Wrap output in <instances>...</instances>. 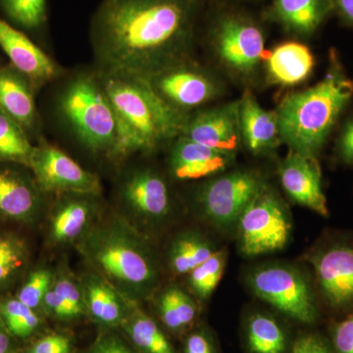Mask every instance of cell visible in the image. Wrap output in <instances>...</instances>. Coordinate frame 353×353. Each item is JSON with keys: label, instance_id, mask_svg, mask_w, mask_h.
<instances>
[{"label": "cell", "instance_id": "cell-12", "mask_svg": "<svg viewBox=\"0 0 353 353\" xmlns=\"http://www.w3.org/2000/svg\"><path fill=\"white\" fill-rule=\"evenodd\" d=\"M323 296L334 308L353 306V245L339 243L312 259Z\"/></svg>", "mask_w": 353, "mask_h": 353}, {"label": "cell", "instance_id": "cell-25", "mask_svg": "<svg viewBox=\"0 0 353 353\" xmlns=\"http://www.w3.org/2000/svg\"><path fill=\"white\" fill-rule=\"evenodd\" d=\"M138 306L137 303L132 306L120 327L137 353H176L157 323Z\"/></svg>", "mask_w": 353, "mask_h": 353}, {"label": "cell", "instance_id": "cell-5", "mask_svg": "<svg viewBox=\"0 0 353 353\" xmlns=\"http://www.w3.org/2000/svg\"><path fill=\"white\" fill-rule=\"evenodd\" d=\"M60 104L65 118L83 145L92 152L116 157L119 125L99 78L81 76L72 81Z\"/></svg>", "mask_w": 353, "mask_h": 353}, {"label": "cell", "instance_id": "cell-34", "mask_svg": "<svg viewBox=\"0 0 353 353\" xmlns=\"http://www.w3.org/2000/svg\"><path fill=\"white\" fill-rule=\"evenodd\" d=\"M53 288L68 308L72 321H77L87 316L82 285L79 284L68 272L61 271L54 276Z\"/></svg>", "mask_w": 353, "mask_h": 353}, {"label": "cell", "instance_id": "cell-39", "mask_svg": "<svg viewBox=\"0 0 353 353\" xmlns=\"http://www.w3.org/2000/svg\"><path fill=\"white\" fill-rule=\"evenodd\" d=\"M333 341L336 353H353V313L336 325Z\"/></svg>", "mask_w": 353, "mask_h": 353}, {"label": "cell", "instance_id": "cell-18", "mask_svg": "<svg viewBox=\"0 0 353 353\" xmlns=\"http://www.w3.org/2000/svg\"><path fill=\"white\" fill-rule=\"evenodd\" d=\"M81 285L87 316L103 330L120 328L134 303L125 299L97 272L87 274Z\"/></svg>", "mask_w": 353, "mask_h": 353}, {"label": "cell", "instance_id": "cell-37", "mask_svg": "<svg viewBox=\"0 0 353 353\" xmlns=\"http://www.w3.org/2000/svg\"><path fill=\"white\" fill-rule=\"evenodd\" d=\"M83 353H137L129 341L115 329L104 330Z\"/></svg>", "mask_w": 353, "mask_h": 353}, {"label": "cell", "instance_id": "cell-4", "mask_svg": "<svg viewBox=\"0 0 353 353\" xmlns=\"http://www.w3.org/2000/svg\"><path fill=\"white\" fill-rule=\"evenodd\" d=\"M314 87L288 95L276 111L283 143L290 150L316 157L353 99V81L336 58Z\"/></svg>", "mask_w": 353, "mask_h": 353}, {"label": "cell", "instance_id": "cell-44", "mask_svg": "<svg viewBox=\"0 0 353 353\" xmlns=\"http://www.w3.org/2000/svg\"><path fill=\"white\" fill-rule=\"evenodd\" d=\"M13 336L9 334L1 315H0V353H6L10 352L12 347Z\"/></svg>", "mask_w": 353, "mask_h": 353}, {"label": "cell", "instance_id": "cell-9", "mask_svg": "<svg viewBox=\"0 0 353 353\" xmlns=\"http://www.w3.org/2000/svg\"><path fill=\"white\" fill-rule=\"evenodd\" d=\"M28 166L34 173L37 185L44 192L101 194L99 176L83 169L55 146L43 143L34 148Z\"/></svg>", "mask_w": 353, "mask_h": 353}, {"label": "cell", "instance_id": "cell-31", "mask_svg": "<svg viewBox=\"0 0 353 353\" xmlns=\"http://www.w3.org/2000/svg\"><path fill=\"white\" fill-rule=\"evenodd\" d=\"M226 259L224 250H216L208 260L189 274L190 290L199 299H208L214 292L224 273Z\"/></svg>", "mask_w": 353, "mask_h": 353}, {"label": "cell", "instance_id": "cell-24", "mask_svg": "<svg viewBox=\"0 0 353 353\" xmlns=\"http://www.w3.org/2000/svg\"><path fill=\"white\" fill-rule=\"evenodd\" d=\"M314 66V57L307 46L285 43L277 46L267 60L269 77L274 83L294 85L308 78Z\"/></svg>", "mask_w": 353, "mask_h": 353}, {"label": "cell", "instance_id": "cell-17", "mask_svg": "<svg viewBox=\"0 0 353 353\" xmlns=\"http://www.w3.org/2000/svg\"><path fill=\"white\" fill-rule=\"evenodd\" d=\"M57 202L50 218L48 236L54 245L80 240L92 227L97 213L94 194H65Z\"/></svg>", "mask_w": 353, "mask_h": 353}, {"label": "cell", "instance_id": "cell-40", "mask_svg": "<svg viewBox=\"0 0 353 353\" xmlns=\"http://www.w3.org/2000/svg\"><path fill=\"white\" fill-rule=\"evenodd\" d=\"M338 152L345 164L353 165V115L341 129L338 139Z\"/></svg>", "mask_w": 353, "mask_h": 353}, {"label": "cell", "instance_id": "cell-29", "mask_svg": "<svg viewBox=\"0 0 353 353\" xmlns=\"http://www.w3.org/2000/svg\"><path fill=\"white\" fill-rule=\"evenodd\" d=\"M0 315L13 338L27 340L38 334L43 327L38 312L17 299L0 301Z\"/></svg>", "mask_w": 353, "mask_h": 353}, {"label": "cell", "instance_id": "cell-19", "mask_svg": "<svg viewBox=\"0 0 353 353\" xmlns=\"http://www.w3.org/2000/svg\"><path fill=\"white\" fill-rule=\"evenodd\" d=\"M234 155L199 145L180 136L172 150L170 169L178 180H199L224 171L233 161Z\"/></svg>", "mask_w": 353, "mask_h": 353}, {"label": "cell", "instance_id": "cell-20", "mask_svg": "<svg viewBox=\"0 0 353 353\" xmlns=\"http://www.w3.org/2000/svg\"><path fill=\"white\" fill-rule=\"evenodd\" d=\"M239 125L241 141L255 154L270 152L282 143L277 114L265 110L250 94L239 101Z\"/></svg>", "mask_w": 353, "mask_h": 353}, {"label": "cell", "instance_id": "cell-21", "mask_svg": "<svg viewBox=\"0 0 353 353\" xmlns=\"http://www.w3.org/2000/svg\"><path fill=\"white\" fill-rule=\"evenodd\" d=\"M38 185L11 169H0V215L19 222H30L41 206Z\"/></svg>", "mask_w": 353, "mask_h": 353}, {"label": "cell", "instance_id": "cell-22", "mask_svg": "<svg viewBox=\"0 0 353 353\" xmlns=\"http://www.w3.org/2000/svg\"><path fill=\"white\" fill-rule=\"evenodd\" d=\"M334 12L333 0H274L271 16L285 29L310 36Z\"/></svg>", "mask_w": 353, "mask_h": 353}, {"label": "cell", "instance_id": "cell-3", "mask_svg": "<svg viewBox=\"0 0 353 353\" xmlns=\"http://www.w3.org/2000/svg\"><path fill=\"white\" fill-rule=\"evenodd\" d=\"M99 79L119 125L116 157L152 152L165 141L180 137L189 117L162 99L148 81L103 73Z\"/></svg>", "mask_w": 353, "mask_h": 353}, {"label": "cell", "instance_id": "cell-1", "mask_svg": "<svg viewBox=\"0 0 353 353\" xmlns=\"http://www.w3.org/2000/svg\"><path fill=\"white\" fill-rule=\"evenodd\" d=\"M196 10L197 0H103L92 27L101 73L148 81L183 64Z\"/></svg>", "mask_w": 353, "mask_h": 353}, {"label": "cell", "instance_id": "cell-30", "mask_svg": "<svg viewBox=\"0 0 353 353\" xmlns=\"http://www.w3.org/2000/svg\"><path fill=\"white\" fill-rule=\"evenodd\" d=\"M32 150L24 128L0 109V160L28 165Z\"/></svg>", "mask_w": 353, "mask_h": 353}, {"label": "cell", "instance_id": "cell-45", "mask_svg": "<svg viewBox=\"0 0 353 353\" xmlns=\"http://www.w3.org/2000/svg\"><path fill=\"white\" fill-rule=\"evenodd\" d=\"M6 353H16L15 352H13V350H10V352H6Z\"/></svg>", "mask_w": 353, "mask_h": 353}, {"label": "cell", "instance_id": "cell-42", "mask_svg": "<svg viewBox=\"0 0 353 353\" xmlns=\"http://www.w3.org/2000/svg\"><path fill=\"white\" fill-rule=\"evenodd\" d=\"M183 353H214L208 336L201 332L190 334L185 343Z\"/></svg>", "mask_w": 353, "mask_h": 353}, {"label": "cell", "instance_id": "cell-10", "mask_svg": "<svg viewBox=\"0 0 353 353\" xmlns=\"http://www.w3.org/2000/svg\"><path fill=\"white\" fill-rule=\"evenodd\" d=\"M261 30L250 21L227 17L215 30L214 44L221 59L241 74L252 73L264 53Z\"/></svg>", "mask_w": 353, "mask_h": 353}, {"label": "cell", "instance_id": "cell-33", "mask_svg": "<svg viewBox=\"0 0 353 353\" xmlns=\"http://www.w3.org/2000/svg\"><path fill=\"white\" fill-rule=\"evenodd\" d=\"M7 17L25 29H38L46 22V0H0Z\"/></svg>", "mask_w": 353, "mask_h": 353}, {"label": "cell", "instance_id": "cell-43", "mask_svg": "<svg viewBox=\"0 0 353 353\" xmlns=\"http://www.w3.org/2000/svg\"><path fill=\"white\" fill-rule=\"evenodd\" d=\"M334 13L347 27L353 29V0H333Z\"/></svg>", "mask_w": 353, "mask_h": 353}, {"label": "cell", "instance_id": "cell-2", "mask_svg": "<svg viewBox=\"0 0 353 353\" xmlns=\"http://www.w3.org/2000/svg\"><path fill=\"white\" fill-rule=\"evenodd\" d=\"M79 250L95 271L131 303L148 299L159 281L152 248L138 230L118 217L94 225Z\"/></svg>", "mask_w": 353, "mask_h": 353}, {"label": "cell", "instance_id": "cell-14", "mask_svg": "<svg viewBox=\"0 0 353 353\" xmlns=\"http://www.w3.org/2000/svg\"><path fill=\"white\" fill-rule=\"evenodd\" d=\"M281 185L288 196L304 208L322 216L328 215L323 192L321 168L316 157L290 150L279 167Z\"/></svg>", "mask_w": 353, "mask_h": 353}, {"label": "cell", "instance_id": "cell-36", "mask_svg": "<svg viewBox=\"0 0 353 353\" xmlns=\"http://www.w3.org/2000/svg\"><path fill=\"white\" fill-rule=\"evenodd\" d=\"M74 341L64 332L44 334L30 345L25 353H73Z\"/></svg>", "mask_w": 353, "mask_h": 353}, {"label": "cell", "instance_id": "cell-13", "mask_svg": "<svg viewBox=\"0 0 353 353\" xmlns=\"http://www.w3.org/2000/svg\"><path fill=\"white\" fill-rule=\"evenodd\" d=\"M153 90L172 108L185 110L205 103L217 94V85L199 70L178 65L148 80Z\"/></svg>", "mask_w": 353, "mask_h": 353}, {"label": "cell", "instance_id": "cell-16", "mask_svg": "<svg viewBox=\"0 0 353 353\" xmlns=\"http://www.w3.org/2000/svg\"><path fill=\"white\" fill-rule=\"evenodd\" d=\"M0 48L14 69L37 83L48 82L57 74L54 62L22 32L0 18Z\"/></svg>", "mask_w": 353, "mask_h": 353}, {"label": "cell", "instance_id": "cell-23", "mask_svg": "<svg viewBox=\"0 0 353 353\" xmlns=\"http://www.w3.org/2000/svg\"><path fill=\"white\" fill-rule=\"evenodd\" d=\"M0 109L23 128L36 121V106L29 81L17 70L0 69Z\"/></svg>", "mask_w": 353, "mask_h": 353}, {"label": "cell", "instance_id": "cell-8", "mask_svg": "<svg viewBox=\"0 0 353 353\" xmlns=\"http://www.w3.org/2000/svg\"><path fill=\"white\" fill-rule=\"evenodd\" d=\"M265 188L259 174L234 171L206 183L197 201L210 222L219 227H229L238 223L241 213Z\"/></svg>", "mask_w": 353, "mask_h": 353}, {"label": "cell", "instance_id": "cell-38", "mask_svg": "<svg viewBox=\"0 0 353 353\" xmlns=\"http://www.w3.org/2000/svg\"><path fill=\"white\" fill-rule=\"evenodd\" d=\"M41 309L43 311L44 314L50 316V317L58 320V321L73 322L68 308L65 305L61 296L53 288V284L44 296Z\"/></svg>", "mask_w": 353, "mask_h": 353}, {"label": "cell", "instance_id": "cell-35", "mask_svg": "<svg viewBox=\"0 0 353 353\" xmlns=\"http://www.w3.org/2000/svg\"><path fill=\"white\" fill-rule=\"evenodd\" d=\"M53 281L54 275L48 269H38L32 272L16 299L37 311L41 309L43 297L52 285Z\"/></svg>", "mask_w": 353, "mask_h": 353}, {"label": "cell", "instance_id": "cell-32", "mask_svg": "<svg viewBox=\"0 0 353 353\" xmlns=\"http://www.w3.org/2000/svg\"><path fill=\"white\" fill-rule=\"evenodd\" d=\"M25 241L15 234L0 236V289L17 277L27 261Z\"/></svg>", "mask_w": 353, "mask_h": 353}, {"label": "cell", "instance_id": "cell-27", "mask_svg": "<svg viewBox=\"0 0 353 353\" xmlns=\"http://www.w3.org/2000/svg\"><path fill=\"white\" fill-rule=\"evenodd\" d=\"M157 308L162 323L174 333L189 328L197 315L196 301L176 285H170L160 292Z\"/></svg>", "mask_w": 353, "mask_h": 353}, {"label": "cell", "instance_id": "cell-15", "mask_svg": "<svg viewBox=\"0 0 353 353\" xmlns=\"http://www.w3.org/2000/svg\"><path fill=\"white\" fill-rule=\"evenodd\" d=\"M180 136L213 150L236 154L241 141L239 102L188 118Z\"/></svg>", "mask_w": 353, "mask_h": 353}, {"label": "cell", "instance_id": "cell-41", "mask_svg": "<svg viewBox=\"0 0 353 353\" xmlns=\"http://www.w3.org/2000/svg\"><path fill=\"white\" fill-rule=\"evenodd\" d=\"M292 353H331L328 345L316 334H305L297 339Z\"/></svg>", "mask_w": 353, "mask_h": 353}, {"label": "cell", "instance_id": "cell-6", "mask_svg": "<svg viewBox=\"0 0 353 353\" xmlns=\"http://www.w3.org/2000/svg\"><path fill=\"white\" fill-rule=\"evenodd\" d=\"M236 224L241 252L248 256L283 250L292 231L284 204L267 188L248 204Z\"/></svg>", "mask_w": 353, "mask_h": 353}, {"label": "cell", "instance_id": "cell-26", "mask_svg": "<svg viewBox=\"0 0 353 353\" xmlns=\"http://www.w3.org/2000/svg\"><path fill=\"white\" fill-rule=\"evenodd\" d=\"M215 252L214 245L201 234H182L176 236L169 248V267L176 275H189Z\"/></svg>", "mask_w": 353, "mask_h": 353}, {"label": "cell", "instance_id": "cell-7", "mask_svg": "<svg viewBox=\"0 0 353 353\" xmlns=\"http://www.w3.org/2000/svg\"><path fill=\"white\" fill-rule=\"evenodd\" d=\"M252 292L280 312L296 321L310 324L317 318V308L307 280L296 268L267 265L250 276Z\"/></svg>", "mask_w": 353, "mask_h": 353}, {"label": "cell", "instance_id": "cell-11", "mask_svg": "<svg viewBox=\"0 0 353 353\" xmlns=\"http://www.w3.org/2000/svg\"><path fill=\"white\" fill-rule=\"evenodd\" d=\"M120 196L130 214L141 222H160L170 213L168 185L159 174L150 169H139L129 174L121 185Z\"/></svg>", "mask_w": 353, "mask_h": 353}, {"label": "cell", "instance_id": "cell-28", "mask_svg": "<svg viewBox=\"0 0 353 353\" xmlns=\"http://www.w3.org/2000/svg\"><path fill=\"white\" fill-rule=\"evenodd\" d=\"M248 347L253 353H284L285 336L270 316L255 314L248 322Z\"/></svg>", "mask_w": 353, "mask_h": 353}]
</instances>
